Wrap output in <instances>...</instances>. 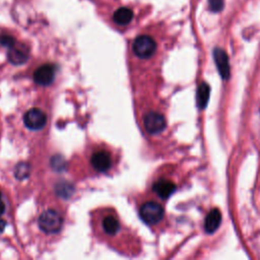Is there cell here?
I'll return each mask as SVG.
<instances>
[{
  "instance_id": "cell-12",
  "label": "cell",
  "mask_w": 260,
  "mask_h": 260,
  "mask_svg": "<svg viewBox=\"0 0 260 260\" xmlns=\"http://www.w3.org/2000/svg\"><path fill=\"white\" fill-rule=\"evenodd\" d=\"M210 95V86L206 82H202L198 88L196 93V104L199 109H204L207 106Z\"/></svg>"
},
{
  "instance_id": "cell-8",
  "label": "cell",
  "mask_w": 260,
  "mask_h": 260,
  "mask_svg": "<svg viewBox=\"0 0 260 260\" xmlns=\"http://www.w3.org/2000/svg\"><path fill=\"white\" fill-rule=\"evenodd\" d=\"M90 162H91L92 167L99 172L108 171L112 165L111 156H110L109 152H107L105 150H100V151L94 152L90 158Z\"/></svg>"
},
{
  "instance_id": "cell-4",
  "label": "cell",
  "mask_w": 260,
  "mask_h": 260,
  "mask_svg": "<svg viewBox=\"0 0 260 260\" xmlns=\"http://www.w3.org/2000/svg\"><path fill=\"white\" fill-rule=\"evenodd\" d=\"M143 124L146 131L150 134L159 133L167 126L165 117L161 114L155 113V112L147 113L143 118Z\"/></svg>"
},
{
  "instance_id": "cell-3",
  "label": "cell",
  "mask_w": 260,
  "mask_h": 260,
  "mask_svg": "<svg viewBox=\"0 0 260 260\" xmlns=\"http://www.w3.org/2000/svg\"><path fill=\"white\" fill-rule=\"evenodd\" d=\"M156 49L154 40L149 36H139L134 40L133 52L139 58H149L153 55Z\"/></svg>"
},
{
  "instance_id": "cell-2",
  "label": "cell",
  "mask_w": 260,
  "mask_h": 260,
  "mask_svg": "<svg viewBox=\"0 0 260 260\" xmlns=\"http://www.w3.org/2000/svg\"><path fill=\"white\" fill-rule=\"evenodd\" d=\"M141 219L147 224H155L164 217L162 207L153 201L145 202L139 210Z\"/></svg>"
},
{
  "instance_id": "cell-19",
  "label": "cell",
  "mask_w": 260,
  "mask_h": 260,
  "mask_svg": "<svg viewBox=\"0 0 260 260\" xmlns=\"http://www.w3.org/2000/svg\"><path fill=\"white\" fill-rule=\"evenodd\" d=\"M5 225H6V222L2 218H0V232H2L4 230Z\"/></svg>"
},
{
  "instance_id": "cell-14",
  "label": "cell",
  "mask_w": 260,
  "mask_h": 260,
  "mask_svg": "<svg viewBox=\"0 0 260 260\" xmlns=\"http://www.w3.org/2000/svg\"><path fill=\"white\" fill-rule=\"evenodd\" d=\"M113 18H114L116 23L121 24V25H125V24H128L132 20L133 12L129 8L121 7L118 10H116V12L114 13Z\"/></svg>"
},
{
  "instance_id": "cell-9",
  "label": "cell",
  "mask_w": 260,
  "mask_h": 260,
  "mask_svg": "<svg viewBox=\"0 0 260 260\" xmlns=\"http://www.w3.org/2000/svg\"><path fill=\"white\" fill-rule=\"evenodd\" d=\"M221 223V213L217 208L208 212L204 220V230L208 234L214 233Z\"/></svg>"
},
{
  "instance_id": "cell-13",
  "label": "cell",
  "mask_w": 260,
  "mask_h": 260,
  "mask_svg": "<svg viewBox=\"0 0 260 260\" xmlns=\"http://www.w3.org/2000/svg\"><path fill=\"white\" fill-rule=\"evenodd\" d=\"M102 225H103V230L106 234L110 235V236H113V235H116L120 229V224H119V220L113 216V215H107L104 217L103 219V222H102Z\"/></svg>"
},
{
  "instance_id": "cell-11",
  "label": "cell",
  "mask_w": 260,
  "mask_h": 260,
  "mask_svg": "<svg viewBox=\"0 0 260 260\" xmlns=\"http://www.w3.org/2000/svg\"><path fill=\"white\" fill-rule=\"evenodd\" d=\"M7 56H8V60L14 65H20L24 63L28 57L26 49H22L20 47H15V46H12L9 48Z\"/></svg>"
},
{
  "instance_id": "cell-15",
  "label": "cell",
  "mask_w": 260,
  "mask_h": 260,
  "mask_svg": "<svg viewBox=\"0 0 260 260\" xmlns=\"http://www.w3.org/2000/svg\"><path fill=\"white\" fill-rule=\"evenodd\" d=\"M209 8L213 12H219L223 8V0H208Z\"/></svg>"
},
{
  "instance_id": "cell-18",
  "label": "cell",
  "mask_w": 260,
  "mask_h": 260,
  "mask_svg": "<svg viewBox=\"0 0 260 260\" xmlns=\"http://www.w3.org/2000/svg\"><path fill=\"white\" fill-rule=\"evenodd\" d=\"M4 210H5V204L2 200H0V215L4 212Z\"/></svg>"
},
{
  "instance_id": "cell-6",
  "label": "cell",
  "mask_w": 260,
  "mask_h": 260,
  "mask_svg": "<svg viewBox=\"0 0 260 260\" xmlns=\"http://www.w3.org/2000/svg\"><path fill=\"white\" fill-rule=\"evenodd\" d=\"M213 58L220 76L223 79H229L231 69H230V61H229L228 54L222 49L216 48L213 51Z\"/></svg>"
},
{
  "instance_id": "cell-7",
  "label": "cell",
  "mask_w": 260,
  "mask_h": 260,
  "mask_svg": "<svg viewBox=\"0 0 260 260\" xmlns=\"http://www.w3.org/2000/svg\"><path fill=\"white\" fill-rule=\"evenodd\" d=\"M55 77V68L51 64L40 66L34 73V80L41 85L50 84Z\"/></svg>"
},
{
  "instance_id": "cell-1",
  "label": "cell",
  "mask_w": 260,
  "mask_h": 260,
  "mask_svg": "<svg viewBox=\"0 0 260 260\" xmlns=\"http://www.w3.org/2000/svg\"><path fill=\"white\" fill-rule=\"evenodd\" d=\"M63 219L55 210H46L39 217V226L42 231L48 234L57 233L61 230Z\"/></svg>"
},
{
  "instance_id": "cell-10",
  "label": "cell",
  "mask_w": 260,
  "mask_h": 260,
  "mask_svg": "<svg viewBox=\"0 0 260 260\" xmlns=\"http://www.w3.org/2000/svg\"><path fill=\"white\" fill-rule=\"evenodd\" d=\"M152 189L159 197L168 198L176 190V185L169 180H159L153 184Z\"/></svg>"
},
{
  "instance_id": "cell-16",
  "label": "cell",
  "mask_w": 260,
  "mask_h": 260,
  "mask_svg": "<svg viewBox=\"0 0 260 260\" xmlns=\"http://www.w3.org/2000/svg\"><path fill=\"white\" fill-rule=\"evenodd\" d=\"M15 173H16V176L18 178H20V179L26 177L27 174H28V167H27V165H25V164L18 165L17 168H16V172Z\"/></svg>"
},
{
  "instance_id": "cell-5",
  "label": "cell",
  "mask_w": 260,
  "mask_h": 260,
  "mask_svg": "<svg viewBox=\"0 0 260 260\" xmlns=\"http://www.w3.org/2000/svg\"><path fill=\"white\" fill-rule=\"evenodd\" d=\"M23 122L27 128L31 130H40L46 125L47 117L42 110L34 108L24 114Z\"/></svg>"
},
{
  "instance_id": "cell-17",
  "label": "cell",
  "mask_w": 260,
  "mask_h": 260,
  "mask_svg": "<svg viewBox=\"0 0 260 260\" xmlns=\"http://www.w3.org/2000/svg\"><path fill=\"white\" fill-rule=\"evenodd\" d=\"M0 43L5 47L10 48V47L14 46V39L10 36H2L0 38Z\"/></svg>"
},
{
  "instance_id": "cell-20",
  "label": "cell",
  "mask_w": 260,
  "mask_h": 260,
  "mask_svg": "<svg viewBox=\"0 0 260 260\" xmlns=\"http://www.w3.org/2000/svg\"><path fill=\"white\" fill-rule=\"evenodd\" d=\"M0 200H1V194H0Z\"/></svg>"
}]
</instances>
